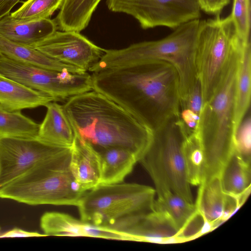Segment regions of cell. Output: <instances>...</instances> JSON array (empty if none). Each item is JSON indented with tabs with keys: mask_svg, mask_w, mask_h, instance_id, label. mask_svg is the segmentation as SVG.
<instances>
[{
	"mask_svg": "<svg viewBox=\"0 0 251 251\" xmlns=\"http://www.w3.org/2000/svg\"><path fill=\"white\" fill-rule=\"evenodd\" d=\"M203 21L198 19L183 23L159 40L134 43L119 50L104 49L103 55L89 71L96 73L153 61H165L177 72L182 98L198 79L196 50Z\"/></svg>",
	"mask_w": 251,
	"mask_h": 251,
	"instance_id": "obj_3",
	"label": "cell"
},
{
	"mask_svg": "<svg viewBox=\"0 0 251 251\" xmlns=\"http://www.w3.org/2000/svg\"><path fill=\"white\" fill-rule=\"evenodd\" d=\"M34 48L63 64L85 72L104 54L103 49L75 31H56Z\"/></svg>",
	"mask_w": 251,
	"mask_h": 251,
	"instance_id": "obj_12",
	"label": "cell"
},
{
	"mask_svg": "<svg viewBox=\"0 0 251 251\" xmlns=\"http://www.w3.org/2000/svg\"><path fill=\"white\" fill-rule=\"evenodd\" d=\"M234 151L246 162L251 164V118L250 110L238 126L234 137Z\"/></svg>",
	"mask_w": 251,
	"mask_h": 251,
	"instance_id": "obj_30",
	"label": "cell"
},
{
	"mask_svg": "<svg viewBox=\"0 0 251 251\" xmlns=\"http://www.w3.org/2000/svg\"><path fill=\"white\" fill-rule=\"evenodd\" d=\"M39 126L20 111H10L0 106V138H37Z\"/></svg>",
	"mask_w": 251,
	"mask_h": 251,
	"instance_id": "obj_26",
	"label": "cell"
},
{
	"mask_svg": "<svg viewBox=\"0 0 251 251\" xmlns=\"http://www.w3.org/2000/svg\"><path fill=\"white\" fill-rule=\"evenodd\" d=\"M230 0H199L201 10L209 14L219 16Z\"/></svg>",
	"mask_w": 251,
	"mask_h": 251,
	"instance_id": "obj_31",
	"label": "cell"
},
{
	"mask_svg": "<svg viewBox=\"0 0 251 251\" xmlns=\"http://www.w3.org/2000/svg\"><path fill=\"white\" fill-rule=\"evenodd\" d=\"M243 50L233 57L218 86L203 103L199 130L204 156L201 183L220 176L234 150V93L238 61Z\"/></svg>",
	"mask_w": 251,
	"mask_h": 251,
	"instance_id": "obj_4",
	"label": "cell"
},
{
	"mask_svg": "<svg viewBox=\"0 0 251 251\" xmlns=\"http://www.w3.org/2000/svg\"><path fill=\"white\" fill-rule=\"evenodd\" d=\"M45 106L47 110L40 125L37 138L54 146L72 148L75 132L63 105L53 101Z\"/></svg>",
	"mask_w": 251,
	"mask_h": 251,
	"instance_id": "obj_18",
	"label": "cell"
},
{
	"mask_svg": "<svg viewBox=\"0 0 251 251\" xmlns=\"http://www.w3.org/2000/svg\"><path fill=\"white\" fill-rule=\"evenodd\" d=\"M91 76L93 90L120 105L153 132L177 115L179 78L168 62H147L93 73Z\"/></svg>",
	"mask_w": 251,
	"mask_h": 251,
	"instance_id": "obj_1",
	"label": "cell"
},
{
	"mask_svg": "<svg viewBox=\"0 0 251 251\" xmlns=\"http://www.w3.org/2000/svg\"><path fill=\"white\" fill-rule=\"evenodd\" d=\"M0 73L56 101L93 90L91 75L58 72L19 62L0 53Z\"/></svg>",
	"mask_w": 251,
	"mask_h": 251,
	"instance_id": "obj_9",
	"label": "cell"
},
{
	"mask_svg": "<svg viewBox=\"0 0 251 251\" xmlns=\"http://www.w3.org/2000/svg\"><path fill=\"white\" fill-rule=\"evenodd\" d=\"M110 228L125 234L130 241L156 243L176 242L179 232L167 215L154 209L144 215L126 220Z\"/></svg>",
	"mask_w": 251,
	"mask_h": 251,
	"instance_id": "obj_13",
	"label": "cell"
},
{
	"mask_svg": "<svg viewBox=\"0 0 251 251\" xmlns=\"http://www.w3.org/2000/svg\"><path fill=\"white\" fill-rule=\"evenodd\" d=\"M56 101L45 93L31 89L0 73V106L10 111L45 106Z\"/></svg>",
	"mask_w": 251,
	"mask_h": 251,
	"instance_id": "obj_17",
	"label": "cell"
},
{
	"mask_svg": "<svg viewBox=\"0 0 251 251\" xmlns=\"http://www.w3.org/2000/svg\"><path fill=\"white\" fill-rule=\"evenodd\" d=\"M63 107L75 133L98 151L120 147L134 153L139 162L152 141L150 128L95 90L70 98Z\"/></svg>",
	"mask_w": 251,
	"mask_h": 251,
	"instance_id": "obj_2",
	"label": "cell"
},
{
	"mask_svg": "<svg viewBox=\"0 0 251 251\" xmlns=\"http://www.w3.org/2000/svg\"><path fill=\"white\" fill-rule=\"evenodd\" d=\"M66 152L36 164L27 172L0 188V198L29 205H78L86 192L70 169Z\"/></svg>",
	"mask_w": 251,
	"mask_h": 251,
	"instance_id": "obj_5",
	"label": "cell"
},
{
	"mask_svg": "<svg viewBox=\"0 0 251 251\" xmlns=\"http://www.w3.org/2000/svg\"><path fill=\"white\" fill-rule=\"evenodd\" d=\"M106 5L112 12L132 16L144 29H175L201 17L199 0H107Z\"/></svg>",
	"mask_w": 251,
	"mask_h": 251,
	"instance_id": "obj_10",
	"label": "cell"
},
{
	"mask_svg": "<svg viewBox=\"0 0 251 251\" xmlns=\"http://www.w3.org/2000/svg\"></svg>",
	"mask_w": 251,
	"mask_h": 251,
	"instance_id": "obj_34",
	"label": "cell"
},
{
	"mask_svg": "<svg viewBox=\"0 0 251 251\" xmlns=\"http://www.w3.org/2000/svg\"><path fill=\"white\" fill-rule=\"evenodd\" d=\"M54 20L50 19L31 21L15 19L8 15L0 20V34L7 39L34 48L56 31Z\"/></svg>",
	"mask_w": 251,
	"mask_h": 251,
	"instance_id": "obj_16",
	"label": "cell"
},
{
	"mask_svg": "<svg viewBox=\"0 0 251 251\" xmlns=\"http://www.w3.org/2000/svg\"><path fill=\"white\" fill-rule=\"evenodd\" d=\"M154 209L167 215L179 230L197 211L195 204L170 190L156 192Z\"/></svg>",
	"mask_w": 251,
	"mask_h": 251,
	"instance_id": "obj_25",
	"label": "cell"
},
{
	"mask_svg": "<svg viewBox=\"0 0 251 251\" xmlns=\"http://www.w3.org/2000/svg\"><path fill=\"white\" fill-rule=\"evenodd\" d=\"M64 0H27L10 15L13 18L23 21L49 19L60 8Z\"/></svg>",
	"mask_w": 251,
	"mask_h": 251,
	"instance_id": "obj_28",
	"label": "cell"
},
{
	"mask_svg": "<svg viewBox=\"0 0 251 251\" xmlns=\"http://www.w3.org/2000/svg\"><path fill=\"white\" fill-rule=\"evenodd\" d=\"M98 152L100 165L99 184L123 182L138 162L134 153L120 147L109 148Z\"/></svg>",
	"mask_w": 251,
	"mask_h": 251,
	"instance_id": "obj_19",
	"label": "cell"
},
{
	"mask_svg": "<svg viewBox=\"0 0 251 251\" xmlns=\"http://www.w3.org/2000/svg\"><path fill=\"white\" fill-rule=\"evenodd\" d=\"M40 226L45 236L91 237L129 241L124 233L110 227L99 226L69 214L49 212L41 218Z\"/></svg>",
	"mask_w": 251,
	"mask_h": 251,
	"instance_id": "obj_14",
	"label": "cell"
},
{
	"mask_svg": "<svg viewBox=\"0 0 251 251\" xmlns=\"http://www.w3.org/2000/svg\"><path fill=\"white\" fill-rule=\"evenodd\" d=\"M229 15L242 40L246 43L250 42L251 0H233Z\"/></svg>",
	"mask_w": 251,
	"mask_h": 251,
	"instance_id": "obj_29",
	"label": "cell"
},
{
	"mask_svg": "<svg viewBox=\"0 0 251 251\" xmlns=\"http://www.w3.org/2000/svg\"><path fill=\"white\" fill-rule=\"evenodd\" d=\"M101 0H64L54 20L61 31L79 32L89 25Z\"/></svg>",
	"mask_w": 251,
	"mask_h": 251,
	"instance_id": "obj_23",
	"label": "cell"
},
{
	"mask_svg": "<svg viewBox=\"0 0 251 251\" xmlns=\"http://www.w3.org/2000/svg\"><path fill=\"white\" fill-rule=\"evenodd\" d=\"M185 136L175 118L154 132L150 147L139 162L151 178L156 192L170 190L193 202L184 160Z\"/></svg>",
	"mask_w": 251,
	"mask_h": 251,
	"instance_id": "obj_8",
	"label": "cell"
},
{
	"mask_svg": "<svg viewBox=\"0 0 251 251\" xmlns=\"http://www.w3.org/2000/svg\"><path fill=\"white\" fill-rule=\"evenodd\" d=\"M220 179L226 194L239 197L250 193L251 164L245 162L234 150L221 171Z\"/></svg>",
	"mask_w": 251,
	"mask_h": 251,
	"instance_id": "obj_24",
	"label": "cell"
},
{
	"mask_svg": "<svg viewBox=\"0 0 251 251\" xmlns=\"http://www.w3.org/2000/svg\"><path fill=\"white\" fill-rule=\"evenodd\" d=\"M45 236L35 232L27 231L21 229L15 228L0 235V238L17 237H34Z\"/></svg>",
	"mask_w": 251,
	"mask_h": 251,
	"instance_id": "obj_32",
	"label": "cell"
},
{
	"mask_svg": "<svg viewBox=\"0 0 251 251\" xmlns=\"http://www.w3.org/2000/svg\"><path fill=\"white\" fill-rule=\"evenodd\" d=\"M75 135L69 169L82 190L86 192L99 185L100 156L91 145Z\"/></svg>",
	"mask_w": 251,
	"mask_h": 251,
	"instance_id": "obj_15",
	"label": "cell"
},
{
	"mask_svg": "<svg viewBox=\"0 0 251 251\" xmlns=\"http://www.w3.org/2000/svg\"><path fill=\"white\" fill-rule=\"evenodd\" d=\"M251 90V49L250 42L245 46L238 63L234 93L235 133L243 118L250 110Z\"/></svg>",
	"mask_w": 251,
	"mask_h": 251,
	"instance_id": "obj_22",
	"label": "cell"
},
{
	"mask_svg": "<svg viewBox=\"0 0 251 251\" xmlns=\"http://www.w3.org/2000/svg\"><path fill=\"white\" fill-rule=\"evenodd\" d=\"M226 196L220 176L212 177L199 185L195 204L211 228L224 221Z\"/></svg>",
	"mask_w": 251,
	"mask_h": 251,
	"instance_id": "obj_21",
	"label": "cell"
},
{
	"mask_svg": "<svg viewBox=\"0 0 251 251\" xmlns=\"http://www.w3.org/2000/svg\"><path fill=\"white\" fill-rule=\"evenodd\" d=\"M249 43L240 38L230 15L204 20L196 55L197 75L203 103L218 86L233 57Z\"/></svg>",
	"mask_w": 251,
	"mask_h": 251,
	"instance_id": "obj_7",
	"label": "cell"
},
{
	"mask_svg": "<svg viewBox=\"0 0 251 251\" xmlns=\"http://www.w3.org/2000/svg\"><path fill=\"white\" fill-rule=\"evenodd\" d=\"M20 0H0V20L9 15L14 6Z\"/></svg>",
	"mask_w": 251,
	"mask_h": 251,
	"instance_id": "obj_33",
	"label": "cell"
},
{
	"mask_svg": "<svg viewBox=\"0 0 251 251\" xmlns=\"http://www.w3.org/2000/svg\"><path fill=\"white\" fill-rule=\"evenodd\" d=\"M0 53L19 62L50 70L72 74L86 73L52 59L34 48L13 42L0 34Z\"/></svg>",
	"mask_w": 251,
	"mask_h": 251,
	"instance_id": "obj_20",
	"label": "cell"
},
{
	"mask_svg": "<svg viewBox=\"0 0 251 251\" xmlns=\"http://www.w3.org/2000/svg\"><path fill=\"white\" fill-rule=\"evenodd\" d=\"M71 148L50 145L37 138H0V188L39 163Z\"/></svg>",
	"mask_w": 251,
	"mask_h": 251,
	"instance_id": "obj_11",
	"label": "cell"
},
{
	"mask_svg": "<svg viewBox=\"0 0 251 251\" xmlns=\"http://www.w3.org/2000/svg\"><path fill=\"white\" fill-rule=\"evenodd\" d=\"M155 195V189L137 183L99 184L86 191L77 206L81 220L111 227L153 211Z\"/></svg>",
	"mask_w": 251,
	"mask_h": 251,
	"instance_id": "obj_6",
	"label": "cell"
},
{
	"mask_svg": "<svg viewBox=\"0 0 251 251\" xmlns=\"http://www.w3.org/2000/svg\"><path fill=\"white\" fill-rule=\"evenodd\" d=\"M183 152L188 181L190 185L199 186L203 176L204 156L199 133L185 136Z\"/></svg>",
	"mask_w": 251,
	"mask_h": 251,
	"instance_id": "obj_27",
	"label": "cell"
}]
</instances>
